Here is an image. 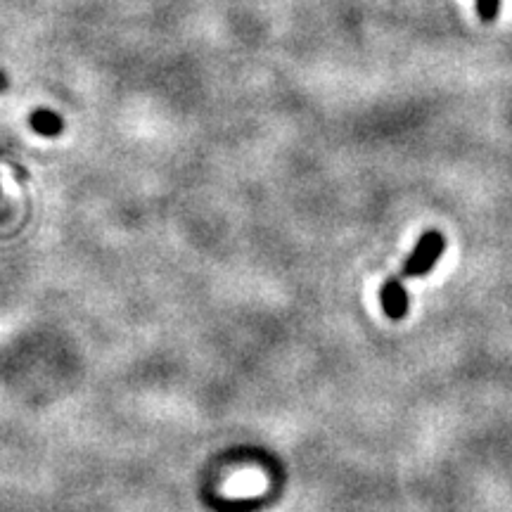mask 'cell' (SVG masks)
<instances>
[{
	"mask_svg": "<svg viewBox=\"0 0 512 512\" xmlns=\"http://www.w3.org/2000/svg\"><path fill=\"white\" fill-rule=\"evenodd\" d=\"M444 249H446L444 235H441L439 230H427V233L418 240V245H415L411 256L406 259L401 273L406 275V278H422V275H427L434 266H437L441 254H444Z\"/></svg>",
	"mask_w": 512,
	"mask_h": 512,
	"instance_id": "6da1fadb",
	"label": "cell"
},
{
	"mask_svg": "<svg viewBox=\"0 0 512 512\" xmlns=\"http://www.w3.org/2000/svg\"><path fill=\"white\" fill-rule=\"evenodd\" d=\"M382 311L389 320H403L408 313V292L399 278H389L380 292Z\"/></svg>",
	"mask_w": 512,
	"mask_h": 512,
	"instance_id": "7a4b0ae2",
	"label": "cell"
},
{
	"mask_svg": "<svg viewBox=\"0 0 512 512\" xmlns=\"http://www.w3.org/2000/svg\"><path fill=\"white\" fill-rule=\"evenodd\" d=\"M29 124L38 136L46 138H55L64 131V121L60 114H55L53 110H34L29 114Z\"/></svg>",
	"mask_w": 512,
	"mask_h": 512,
	"instance_id": "3957f363",
	"label": "cell"
},
{
	"mask_svg": "<svg viewBox=\"0 0 512 512\" xmlns=\"http://www.w3.org/2000/svg\"><path fill=\"white\" fill-rule=\"evenodd\" d=\"M498 5H501V0H477V12L482 22H494L498 15Z\"/></svg>",
	"mask_w": 512,
	"mask_h": 512,
	"instance_id": "277c9868",
	"label": "cell"
},
{
	"mask_svg": "<svg viewBox=\"0 0 512 512\" xmlns=\"http://www.w3.org/2000/svg\"><path fill=\"white\" fill-rule=\"evenodd\" d=\"M10 86V81H8V74L3 72V69H0V91H5V88Z\"/></svg>",
	"mask_w": 512,
	"mask_h": 512,
	"instance_id": "5b68a950",
	"label": "cell"
}]
</instances>
